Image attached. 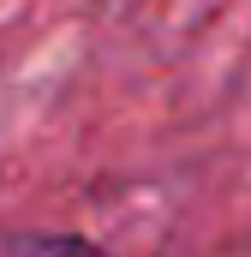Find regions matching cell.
<instances>
[{
    "label": "cell",
    "instance_id": "cell-1",
    "mask_svg": "<svg viewBox=\"0 0 251 257\" xmlns=\"http://www.w3.org/2000/svg\"><path fill=\"white\" fill-rule=\"evenodd\" d=\"M0 257H108L84 233H12Z\"/></svg>",
    "mask_w": 251,
    "mask_h": 257
}]
</instances>
